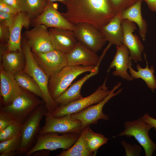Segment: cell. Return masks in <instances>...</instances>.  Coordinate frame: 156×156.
<instances>
[{"mask_svg":"<svg viewBox=\"0 0 156 156\" xmlns=\"http://www.w3.org/2000/svg\"><path fill=\"white\" fill-rule=\"evenodd\" d=\"M48 110L44 104L38 107L21 126V142L18 155H25L35 144L40 128V124Z\"/></svg>","mask_w":156,"mask_h":156,"instance_id":"277c9868","label":"cell"},{"mask_svg":"<svg viewBox=\"0 0 156 156\" xmlns=\"http://www.w3.org/2000/svg\"><path fill=\"white\" fill-rule=\"evenodd\" d=\"M124 129L117 135L118 136L133 137L144 149L146 156H151L156 150V144L149 135V132L153 128L146 123L142 117L132 121H126L124 124Z\"/></svg>","mask_w":156,"mask_h":156,"instance_id":"8992f818","label":"cell"},{"mask_svg":"<svg viewBox=\"0 0 156 156\" xmlns=\"http://www.w3.org/2000/svg\"><path fill=\"white\" fill-rule=\"evenodd\" d=\"M68 66H96L101 57L96 53L77 41L75 47L66 54Z\"/></svg>","mask_w":156,"mask_h":156,"instance_id":"2e32d148","label":"cell"},{"mask_svg":"<svg viewBox=\"0 0 156 156\" xmlns=\"http://www.w3.org/2000/svg\"><path fill=\"white\" fill-rule=\"evenodd\" d=\"M88 125L84 128L85 130V141L87 148L91 153L95 156L100 147L106 144L108 138L103 134L95 133L90 128Z\"/></svg>","mask_w":156,"mask_h":156,"instance_id":"484cf974","label":"cell"},{"mask_svg":"<svg viewBox=\"0 0 156 156\" xmlns=\"http://www.w3.org/2000/svg\"><path fill=\"white\" fill-rule=\"evenodd\" d=\"M143 120L151 125L156 131V119L151 116L148 113H145L142 117Z\"/></svg>","mask_w":156,"mask_h":156,"instance_id":"74e56055","label":"cell"},{"mask_svg":"<svg viewBox=\"0 0 156 156\" xmlns=\"http://www.w3.org/2000/svg\"><path fill=\"white\" fill-rule=\"evenodd\" d=\"M145 1L150 10L156 12V0H145Z\"/></svg>","mask_w":156,"mask_h":156,"instance_id":"ab89813d","label":"cell"},{"mask_svg":"<svg viewBox=\"0 0 156 156\" xmlns=\"http://www.w3.org/2000/svg\"><path fill=\"white\" fill-rule=\"evenodd\" d=\"M17 15L0 11V24L10 29L15 22Z\"/></svg>","mask_w":156,"mask_h":156,"instance_id":"d6a6232c","label":"cell"},{"mask_svg":"<svg viewBox=\"0 0 156 156\" xmlns=\"http://www.w3.org/2000/svg\"><path fill=\"white\" fill-rule=\"evenodd\" d=\"M21 47L25 59V65L22 70L31 77L38 83L44 96V105L48 112L52 114L58 106L49 93L48 84L50 77L37 63L25 38L21 42Z\"/></svg>","mask_w":156,"mask_h":156,"instance_id":"6da1fadb","label":"cell"},{"mask_svg":"<svg viewBox=\"0 0 156 156\" xmlns=\"http://www.w3.org/2000/svg\"><path fill=\"white\" fill-rule=\"evenodd\" d=\"M84 128L78 140L69 148L62 151L57 156H93L94 154L88 150L85 141Z\"/></svg>","mask_w":156,"mask_h":156,"instance_id":"4316f807","label":"cell"},{"mask_svg":"<svg viewBox=\"0 0 156 156\" xmlns=\"http://www.w3.org/2000/svg\"><path fill=\"white\" fill-rule=\"evenodd\" d=\"M31 21L26 13L20 12L17 14L15 22L10 29V37L7 45L9 51H22L21 32L23 27L28 29Z\"/></svg>","mask_w":156,"mask_h":156,"instance_id":"d6986e66","label":"cell"},{"mask_svg":"<svg viewBox=\"0 0 156 156\" xmlns=\"http://www.w3.org/2000/svg\"><path fill=\"white\" fill-rule=\"evenodd\" d=\"M0 11L14 15L19 13L13 7L2 0H0Z\"/></svg>","mask_w":156,"mask_h":156,"instance_id":"8d00e7d4","label":"cell"},{"mask_svg":"<svg viewBox=\"0 0 156 156\" xmlns=\"http://www.w3.org/2000/svg\"><path fill=\"white\" fill-rule=\"evenodd\" d=\"M21 125L14 122L0 131V142L10 138L20 133Z\"/></svg>","mask_w":156,"mask_h":156,"instance_id":"f546056e","label":"cell"},{"mask_svg":"<svg viewBox=\"0 0 156 156\" xmlns=\"http://www.w3.org/2000/svg\"><path fill=\"white\" fill-rule=\"evenodd\" d=\"M121 21L120 13L116 14L107 24L99 29L106 41L116 46L123 44V33Z\"/></svg>","mask_w":156,"mask_h":156,"instance_id":"44dd1931","label":"cell"},{"mask_svg":"<svg viewBox=\"0 0 156 156\" xmlns=\"http://www.w3.org/2000/svg\"><path fill=\"white\" fill-rule=\"evenodd\" d=\"M121 84V82H119L116 84L108 95L99 103L90 106L80 112L71 114V117L81 122L83 129L88 125L96 124L99 120H108L109 117L103 112V108L110 99L121 92L122 88L114 92Z\"/></svg>","mask_w":156,"mask_h":156,"instance_id":"9c48e42d","label":"cell"},{"mask_svg":"<svg viewBox=\"0 0 156 156\" xmlns=\"http://www.w3.org/2000/svg\"><path fill=\"white\" fill-rule=\"evenodd\" d=\"M55 132H48L38 134L33 147L25 155L30 156L35 152L41 149L53 151L59 148L64 150L70 148L76 142L80 134L66 133L60 135Z\"/></svg>","mask_w":156,"mask_h":156,"instance_id":"5b68a950","label":"cell"},{"mask_svg":"<svg viewBox=\"0 0 156 156\" xmlns=\"http://www.w3.org/2000/svg\"><path fill=\"white\" fill-rule=\"evenodd\" d=\"M142 1H138L129 8L120 13L121 20L127 19L138 26L140 36L145 40L147 32V24L142 16L141 5Z\"/></svg>","mask_w":156,"mask_h":156,"instance_id":"7402d4cb","label":"cell"},{"mask_svg":"<svg viewBox=\"0 0 156 156\" xmlns=\"http://www.w3.org/2000/svg\"><path fill=\"white\" fill-rule=\"evenodd\" d=\"M15 122L9 116L0 110V131Z\"/></svg>","mask_w":156,"mask_h":156,"instance_id":"e575fe53","label":"cell"},{"mask_svg":"<svg viewBox=\"0 0 156 156\" xmlns=\"http://www.w3.org/2000/svg\"><path fill=\"white\" fill-rule=\"evenodd\" d=\"M27 12V15L31 21L41 14L47 6V0H26Z\"/></svg>","mask_w":156,"mask_h":156,"instance_id":"f1b7e54d","label":"cell"},{"mask_svg":"<svg viewBox=\"0 0 156 156\" xmlns=\"http://www.w3.org/2000/svg\"><path fill=\"white\" fill-rule=\"evenodd\" d=\"M44 116L45 123L40 129L39 133V135L48 132L81 134L83 129L81 122L78 120L73 118L71 114L55 118L47 112Z\"/></svg>","mask_w":156,"mask_h":156,"instance_id":"ba28073f","label":"cell"},{"mask_svg":"<svg viewBox=\"0 0 156 156\" xmlns=\"http://www.w3.org/2000/svg\"><path fill=\"white\" fill-rule=\"evenodd\" d=\"M13 74L15 80L20 87L35 94L44 101V96L40 88L31 77L23 70L17 71Z\"/></svg>","mask_w":156,"mask_h":156,"instance_id":"d4e9b609","label":"cell"},{"mask_svg":"<svg viewBox=\"0 0 156 156\" xmlns=\"http://www.w3.org/2000/svg\"><path fill=\"white\" fill-rule=\"evenodd\" d=\"M116 14L129 8L139 1L145 0H108Z\"/></svg>","mask_w":156,"mask_h":156,"instance_id":"4dcf8cb0","label":"cell"},{"mask_svg":"<svg viewBox=\"0 0 156 156\" xmlns=\"http://www.w3.org/2000/svg\"><path fill=\"white\" fill-rule=\"evenodd\" d=\"M49 1L52 2L55 1H60L64 4H66L68 0H47Z\"/></svg>","mask_w":156,"mask_h":156,"instance_id":"b9f144b4","label":"cell"},{"mask_svg":"<svg viewBox=\"0 0 156 156\" xmlns=\"http://www.w3.org/2000/svg\"><path fill=\"white\" fill-rule=\"evenodd\" d=\"M42 104L44 105V102L42 99L23 89L22 94L11 104L6 106H1L0 110L22 125L33 112Z\"/></svg>","mask_w":156,"mask_h":156,"instance_id":"3957f363","label":"cell"},{"mask_svg":"<svg viewBox=\"0 0 156 156\" xmlns=\"http://www.w3.org/2000/svg\"><path fill=\"white\" fill-rule=\"evenodd\" d=\"M74 31L78 41L96 53L101 49L106 42L100 30L88 23L77 24Z\"/></svg>","mask_w":156,"mask_h":156,"instance_id":"30bf717a","label":"cell"},{"mask_svg":"<svg viewBox=\"0 0 156 156\" xmlns=\"http://www.w3.org/2000/svg\"><path fill=\"white\" fill-rule=\"evenodd\" d=\"M50 151L46 149H41L33 153L31 156H48L50 155Z\"/></svg>","mask_w":156,"mask_h":156,"instance_id":"f35d334b","label":"cell"},{"mask_svg":"<svg viewBox=\"0 0 156 156\" xmlns=\"http://www.w3.org/2000/svg\"><path fill=\"white\" fill-rule=\"evenodd\" d=\"M31 24L34 26L43 25L47 28L73 31L75 28V25L68 21L57 10L52 2L49 1L43 12L31 21Z\"/></svg>","mask_w":156,"mask_h":156,"instance_id":"7c38bea8","label":"cell"},{"mask_svg":"<svg viewBox=\"0 0 156 156\" xmlns=\"http://www.w3.org/2000/svg\"><path fill=\"white\" fill-rule=\"evenodd\" d=\"M121 144L124 148L126 156H140L142 151L141 145H132L124 140H122Z\"/></svg>","mask_w":156,"mask_h":156,"instance_id":"1f68e13d","label":"cell"},{"mask_svg":"<svg viewBox=\"0 0 156 156\" xmlns=\"http://www.w3.org/2000/svg\"><path fill=\"white\" fill-rule=\"evenodd\" d=\"M10 35L9 27L0 24V41L1 43H7Z\"/></svg>","mask_w":156,"mask_h":156,"instance_id":"d590c367","label":"cell"},{"mask_svg":"<svg viewBox=\"0 0 156 156\" xmlns=\"http://www.w3.org/2000/svg\"><path fill=\"white\" fill-rule=\"evenodd\" d=\"M49 30L54 49L65 54L70 51L78 41L73 30L55 28H50Z\"/></svg>","mask_w":156,"mask_h":156,"instance_id":"e0dca14e","label":"cell"},{"mask_svg":"<svg viewBox=\"0 0 156 156\" xmlns=\"http://www.w3.org/2000/svg\"><path fill=\"white\" fill-rule=\"evenodd\" d=\"M11 5L19 13L27 12L26 0H2Z\"/></svg>","mask_w":156,"mask_h":156,"instance_id":"836d02e7","label":"cell"},{"mask_svg":"<svg viewBox=\"0 0 156 156\" xmlns=\"http://www.w3.org/2000/svg\"><path fill=\"white\" fill-rule=\"evenodd\" d=\"M144 56L146 63V67L143 68L139 64H138L136 66L137 71H136L132 68V62H131L129 64L128 69L130 76L133 79H142L145 82L148 87L151 89L153 92L155 90H156V79L154 75V67L151 66L150 68H149L146 55L145 53Z\"/></svg>","mask_w":156,"mask_h":156,"instance_id":"cb8c5ba5","label":"cell"},{"mask_svg":"<svg viewBox=\"0 0 156 156\" xmlns=\"http://www.w3.org/2000/svg\"><path fill=\"white\" fill-rule=\"evenodd\" d=\"M107 75L103 83L99 86L96 90L89 96L60 106L52 114L55 118L60 117L68 114L80 112L93 105L97 104L103 100L110 92V90L106 86Z\"/></svg>","mask_w":156,"mask_h":156,"instance_id":"52a82bcc","label":"cell"},{"mask_svg":"<svg viewBox=\"0 0 156 156\" xmlns=\"http://www.w3.org/2000/svg\"><path fill=\"white\" fill-rule=\"evenodd\" d=\"M1 64L6 70L14 73L22 70L25 64L24 55L22 51H9L8 50L0 57Z\"/></svg>","mask_w":156,"mask_h":156,"instance_id":"603a6c76","label":"cell"},{"mask_svg":"<svg viewBox=\"0 0 156 156\" xmlns=\"http://www.w3.org/2000/svg\"><path fill=\"white\" fill-rule=\"evenodd\" d=\"M116 51L114 58L107 70L109 73L111 69L115 68L114 76H118L128 81L133 80L128 74L127 70L131 62L128 49L123 44L116 46Z\"/></svg>","mask_w":156,"mask_h":156,"instance_id":"ac0fdd59","label":"cell"},{"mask_svg":"<svg viewBox=\"0 0 156 156\" xmlns=\"http://www.w3.org/2000/svg\"><path fill=\"white\" fill-rule=\"evenodd\" d=\"M33 54L38 65L50 77L67 66L66 54L59 50L54 49L44 53Z\"/></svg>","mask_w":156,"mask_h":156,"instance_id":"4fadbf2b","label":"cell"},{"mask_svg":"<svg viewBox=\"0 0 156 156\" xmlns=\"http://www.w3.org/2000/svg\"><path fill=\"white\" fill-rule=\"evenodd\" d=\"M7 43L0 42V57L8 50Z\"/></svg>","mask_w":156,"mask_h":156,"instance_id":"60d3db41","label":"cell"},{"mask_svg":"<svg viewBox=\"0 0 156 156\" xmlns=\"http://www.w3.org/2000/svg\"><path fill=\"white\" fill-rule=\"evenodd\" d=\"M0 81L1 106H6L20 96L23 89L17 82L13 74L5 70L1 64Z\"/></svg>","mask_w":156,"mask_h":156,"instance_id":"9a60e30c","label":"cell"},{"mask_svg":"<svg viewBox=\"0 0 156 156\" xmlns=\"http://www.w3.org/2000/svg\"><path fill=\"white\" fill-rule=\"evenodd\" d=\"M99 69L86 74L81 79L72 84L60 96L54 100L58 107L64 105L82 98L81 93V87L85 82L90 77L97 74Z\"/></svg>","mask_w":156,"mask_h":156,"instance_id":"ffe728a7","label":"cell"},{"mask_svg":"<svg viewBox=\"0 0 156 156\" xmlns=\"http://www.w3.org/2000/svg\"><path fill=\"white\" fill-rule=\"evenodd\" d=\"M47 28L44 25H38L24 32V36L33 53H44L54 50Z\"/></svg>","mask_w":156,"mask_h":156,"instance_id":"8fae6325","label":"cell"},{"mask_svg":"<svg viewBox=\"0 0 156 156\" xmlns=\"http://www.w3.org/2000/svg\"><path fill=\"white\" fill-rule=\"evenodd\" d=\"M101 61L100 60L96 66L67 65L59 72L51 76L48 88L52 99L54 101L63 94L79 75L86 72H94L99 69Z\"/></svg>","mask_w":156,"mask_h":156,"instance_id":"7a4b0ae2","label":"cell"},{"mask_svg":"<svg viewBox=\"0 0 156 156\" xmlns=\"http://www.w3.org/2000/svg\"><path fill=\"white\" fill-rule=\"evenodd\" d=\"M123 36L122 43L129 50L130 57L135 63L142 62L144 47L139 38L133 32L137 29L135 23L127 19L121 21Z\"/></svg>","mask_w":156,"mask_h":156,"instance_id":"5bb4252c","label":"cell"},{"mask_svg":"<svg viewBox=\"0 0 156 156\" xmlns=\"http://www.w3.org/2000/svg\"><path fill=\"white\" fill-rule=\"evenodd\" d=\"M21 142V133L10 138L0 142V156L18 155Z\"/></svg>","mask_w":156,"mask_h":156,"instance_id":"83f0119b","label":"cell"}]
</instances>
